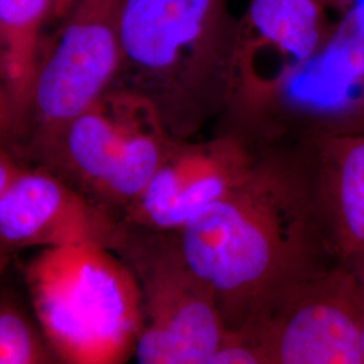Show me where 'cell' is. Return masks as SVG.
<instances>
[{
	"label": "cell",
	"mask_w": 364,
	"mask_h": 364,
	"mask_svg": "<svg viewBox=\"0 0 364 364\" xmlns=\"http://www.w3.org/2000/svg\"><path fill=\"white\" fill-rule=\"evenodd\" d=\"M173 236L231 333L259 324L338 264L313 181L272 165H257Z\"/></svg>",
	"instance_id": "1"
},
{
	"label": "cell",
	"mask_w": 364,
	"mask_h": 364,
	"mask_svg": "<svg viewBox=\"0 0 364 364\" xmlns=\"http://www.w3.org/2000/svg\"><path fill=\"white\" fill-rule=\"evenodd\" d=\"M25 282L41 331L64 364H127L144 326L136 274L115 248L42 250Z\"/></svg>",
	"instance_id": "2"
},
{
	"label": "cell",
	"mask_w": 364,
	"mask_h": 364,
	"mask_svg": "<svg viewBox=\"0 0 364 364\" xmlns=\"http://www.w3.org/2000/svg\"><path fill=\"white\" fill-rule=\"evenodd\" d=\"M115 248L123 251L142 291L136 364L208 363L231 332L212 289L183 260L173 234L141 245L122 232Z\"/></svg>",
	"instance_id": "3"
},
{
	"label": "cell",
	"mask_w": 364,
	"mask_h": 364,
	"mask_svg": "<svg viewBox=\"0 0 364 364\" xmlns=\"http://www.w3.org/2000/svg\"><path fill=\"white\" fill-rule=\"evenodd\" d=\"M66 149L78 173L102 195L130 209L176 144L159 107L144 93H105L75 117Z\"/></svg>",
	"instance_id": "4"
},
{
	"label": "cell",
	"mask_w": 364,
	"mask_h": 364,
	"mask_svg": "<svg viewBox=\"0 0 364 364\" xmlns=\"http://www.w3.org/2000/svg\"><path fill=\"white\" fill-rule=\"evenodd\" d=\"M220 0H126L124 61L173 97L201 96L219 84L225 95L228 55L213 46Z\"/></svg>",
	"instance_id": "5"
},
{
	"label": "cell",
	"mask_w": 364,
	"mask_h": 364,
	"mask_svg": "<svg viewBox=\"0 0 364 364\" xmlns=\"http://www.w3.org/2000/svg\"><path fill=\"white\" fill-rule=\"evenodd\" d=\"M331 31L320 0H251L243 33L231 43L227 99L246 112L272 107Z\"/></svg>",
	"instance_id": "6"
},
{
	"label": "cell",
	"mask_w": 364,
	"mask_h": 364,
	"mask_svg": "<svg viewBox=\"0 0 364 364\" xmlns=\"http://www.w3.org/2000/svg\"><path fill=\"white\" fill-rule=\"evenodd\" d=\"M126 0H77L61 36L41 61L33 105L45 129L64 132L105 95L124 61L122 15Z\"/></svg>",
	"instance_id": "7"
},
{
	"label": "cell",
	"mask_w": 364,
	"mask_h": 364,
	"mask_svg": "<svg viewBox=\"0 0 364 364\" xmlns=\"http://www.w3.org/2000/svg\"><path fill=\"white\" fill-rule=\"evenodd\" d=\"M362 306L338 264L248 329L267 364H364Z\"/></svg>",
	"instance_id": "8"
},
{
	"label": "cell",
	"mask_w": 364,
	"mask_h": 364,
	"mask_svg": "<svg viewBox=\"0 0 364 364\" xmlns=\"http://www.w3.org/2000/svg\"><path fill=\"white\" fill-rule=\"evenodd\" d=\"M255 166L234 136L176 144L129 209L131 219L159 234H174L245 181Z\"/></svg>",
	"instance_id": "9"
},
{
	"label": "cell",
	"mask_w": 364,
	"mask_h": 364,
	"mask_svg": "<svg viewBox=\"0 0 364 364\" xmlns=\"http://www.w3.org/2000/svg\"><path fill=\"white\" fill-rule=\"evenodd\" d=\"M120 230L85 197L43 171L21 170L0 195V240L10 248L103 243Z\"/></svg>",
	"instance_id": "10"
},
{
	"label": "cell",
	"mask_w": 364,
	"mask_h": 364,
	"mask_svg": "<svg viewBox=\"0 0 364 364\" xmlns=\"http://www.w3.org/2000/svg\"><path fill=\"white\" fill-rule=\"evenodd\" d=\"M323 120V132H364V0L350 7L277 102Z\"/></svg>",
	"instance_id": "11"
},
{
	"label": "cell",
	"mask_w": 364,
	"mask_h": 364,
	"mask_svg": "<svg viewBox=\"0 0 364 364\" xmlns=\"http://www.w3.org/2000/svg\"><path fill=\"white\" fill-rule=\"evenodd\" d=\"M313 180L338 264L364 250V132H323Z\"/></svg>",
	"instance_id": "12"
},
{
	"label": "cell",
	"mask_w": 364,
	"mask_h": 364,
	"mask_svg": "<svg viewBox=\"0 0 364 364\" xmlns=\"http://www.w3.org/2000/svg\"><path fill=\"white\" fill-rule=\"evenodd\" d=\"M52 0H0V65L16 120L33 105L39 37Z\"/></svg>",
	"instance_id": "13"
},
{
	"label": "cell",
	"mask_w": 364,
	"mask_h": 364,
	"mask_svg": "<svg viewBox=\"0 0 364 364\" xmlns=\"http://www.w3.org/2000/svg\"><path fill=\"white\" fill-rule=\"evenodd\" d=\"M0 364H64L34 314L0 287Z\"/></svg>",
	"instance_id": "14"
},
{
	"label": "cell",
	"mask_w": 364,
	"mask_h": 364,
	"mask_svg": "<svg viewBox=\"0 0 364 364\" xmlns=\"http://www.w3.org/2000/svg\"><path fill=\"white\" fill-rule=\"evenodd\" d=\"M207 364H267L258 340L248 332L231 333Z\"/></svg>",
	"instance_id": "15"
},
{
	"label": "cell",
	"mask_w": 364,
	"mask_h": 364,
	"mask_svg": "<svg viewBox=\"0 0 364 364\" xmlns=\"http://www.w3.org/2000/svg\"><path fill=\"white\" fill-rule=\"evenodd\" d=\"M350 275L352 285L355 287L359 304L364 314V250L352 255L351 258L340 263Z\"/></svg>",
	"instance_id": "16"
},
{
	"label": "cell",
	"mask_w": 364,
	"mask_h": 364,
	"mask_svg": "<svg viewBox=\"0 0 364 364\" xmlns=\"http://www.w3.org/2000/svg\"><path fill=\"white\" fill-rule=\"evenodd\" d=\"M15 122H16V117L6 91V85L1 75V65H0V141L10 134Z\"/></svg>",
	"instance_id": "17"
},
{
	"label": "cell",
	"mask_w": 364,
	"mask_h": 364,
	"mask_svg": "<svg viewBox=\"0 0 364 364\" xmlns=\"http://www.w3.org/2000/svg\"><path fill=\"white\" fill-rule=\"evenodd\" d=\"M21 170L11 161V158L0 151V195L11 183Z\"/></svg>",
	"instance_id": "18"
},
{
	"label": "cell",
	"mask_w": 364,
	"mask_h": 364,
	"mask_svg": "<svg viewBox=\"0 0 364 364\" xmlns=\"http://www.w3.org/2000/svg\"><path fill=\"white\" fill-rule=\"evenodd\" d=\"M76 1L77 0H52L49 18H54V19H58V18H63V16L65 18Z\"/></svg>",
	"instance_id": "19"
},
{
	"label": "cell",
	"mask_w": 364,
	"mask_h": 364,
	"mask_svg": "<svg viewBox=\"0 0 364 364\" xmlns=\"http://www.w3.org/2000/svg\"><path fill=\"white\" fill-rule=\"evenodd\" d=\"M9 254H10V248L7 247L1 240H0V278L6 270L7 262H9Z\"/></svg>",
	"instance_id": "20"
},
{
	"label": "cell",
	"mask_w": 364,
	"mask_h": 364,
	"mask_svg": "<svg viewBox=\"0 0 364 364\" xmlns=\"http://www.w3.org/2000/svg\"><path fill=\"white\" fill-rule=\"evenodd\" d=\"M324 6L326 4H332V6H336L338 9H346L350 3H351V0H320Z\"/></svg>",
	"instance_id": "21"
},
{
	"label": "cell",
	"mask_w": 364,
	"mask_h": 364,
	"mask_svg": "<svg viewBox=\"0 0 364 364\" xmlns=\"http://www.w3.org/2000/svg\"><path fill=\"white\" fill-rule=\"evenodd\" d=\"M360 341H362V351L364 359V314L362 313V321H360Z\"/></svg>",
	"instance_id": "22"
}]
</instances>
